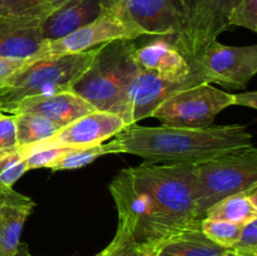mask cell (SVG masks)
Returning a JSON list of instances; mask_svg holds the SVG:
<instances>
[{"label":"cell","mask_w":257,"mask_h":256,"mask_svg":"<svg viewBox=\"0 0 257 256\" xmlns=\"http://www.w3.org/2000/svg\"><path fill=\"white\" fill-rule=\"evenodd\" d=\"M195 165L143 162L119 171L109 183L118 225L150 252L173 233L200 222L196 217Z\"/></svg>","instance_id":"6da1fadb"},{"label":"cell","mask_w":257,"mask_h":256,"mask_svg":"<svg viewBox=\"0 0 257 256\" xmlns=\"http://www.w3.org/2000/svg\"><path fill=\"white\" fill-rule=\"evenodd\" d=\"M252 145V135L243 124L203 128L130 125L107 142L109 155L130 153L160 165H197Z\"/></svg>","instance_id":"7a4b0ae2"},{"label":"cell","mask_w":257,"mask_h":256,"mask_svg":"<svg viewBox=\"0 0 257 256\" xmlns=\"http://www.w3.org/2000/svg\"><path fill=\"white\" fill-rule=\"evenodd\" d=\"M136 45L135 40H114L100 45L90 67L74 83L72 92L94 109L123 118L128 88L141 69L133 57Z\"/></svg>","instance_id":"3957f363"},{"label":"cell","mask_w":257,"mask_h":256,"mask_svg":"<svg viewBox=\"0 0 257 256\" xmlns=\"http://www.w3.org/2000/svg\"><path fill=\"white\" fill-rule=\"evenodd\" d=\"M99 47L72 54L49 55L25 65L0 84V110L8 113L25 98L72 90L90 67Z\"/></svg>","instance_id":"277c9868"},{"label":"cell","mask_w":257,"mask_h":256,"mask_svg":"<svg viewBox=\"0 0 257 256\" xmlns=\"http://www.w3.org/2000/svg\"><path fill=\"white\" fill-rule=\"evenodd\" d=\"M257 187V148H238L195 165L196 217L202 220L207 211L223 198Z\"/></svg>","instance_id":"5b68a950"},{"label":"cell","mask_w":257,"mask_h":256,"mask_svg":"<svg viewBox=\"0 0 257 256\" xmlns=\"http://www.w3.org/2000/svg\"><path fill=\"white\" fill-rule=\"evenodd\" d=\"M238 0H176L178 28L171 43L195 67L201 54L228 27L231 10Z\"/></svg>","instance_id":"8992f818"},{"label":"cell","mask_w":257,"mask_h":256,"mask_svg":"<svg viewBox=\"0 0 257 256\" xmlns=\"http://www.w3.org/2000/svg\"><path fill=\"white\" fill-rule=\"evenodd\" d=\"M232 104L233 94L203 83L176 93L152 113V117L162 125L203 128L212 125L216 115Z\"/></svg>","instance_id":"52a82bcc"},{"label":"cell","mask_w":257,"mask_h":256,"mask_svg":"<svg viewBox=\"0 0 257 256\" xmlns=\"http://www.w3.org/2000/svg\"><path fill=\"white\" fill-rule=\"evenodd\" d=\"M203 83L210 82L200 70L188 79L170 80L140 69L128 88L123 120L127 127L135 125L145 118L152 117V113L176 93Z\"/></svg>","instance_id":"ba28073f"},{"label":"cell","mask_w":257,"mask_h":256,"mask_svg":"<svg viewBox=\"0 0 257 256\" xmlns=\"http://www.w3.org/2000/svg\"><path fill=\"white\" fill-rule=\"evenodd\" d=\"M193 69L200 70L210 83L243 88L257 73V45L232 47L215 40L201 54Z\"/></svg>","instance_id":"9c48e42d"},{"label":"cell","mask_w":257,"mask_h":256,"mask_svg":"<svg viewBox=\"0 0 257 256\" xmlns=\"http://www.w3.org/2000/svg\"><path fill=\"white\" fill-rule=\"evenodd\" d=\"M142 35L112 12L102 9L99 17L85 27L58 40H45L30 63L49 55L72 54L99 47L114 40H136Z\"/></svg>","instance_id":"30bf717a"},{"label":"cell","mask_w":257,"mask_h":256,"mask_svg":"<svg viewBox=\"0 0 257 256\" xmlns=\"http://www.w3.org/2000/svg\"><path fill=\"white\" fill-rule=\"evenodd\" d=\"M102 9L112 12L142 37H167L178 28L176 0H100Z\"/></svg>","instance_id":"8fae6325"},{"label":"cell","mask_w":257,"mask_h":256,"mask_svg":"<svg viewBox=\"0 0 257 256\" xmlns=\"http://www.w3.org/2000/svg\"><path fill=\"white\" fill-rule=\"evenodd\" d=\"M125 128L127 124L120 115L104 110H94L64 125L50 140L23 148L30 150L47 147H92L100 145L108 138H113Z\"/></svg>","instance_id":"7c38bea8"},{"label":"cell","mask_w":257,"mask_h":256,"mask_svg":"<svg viewBox=\"0 0 257 256\" xmlns=\"http://www.w3.org/2000/svg\"><path fill=\"white\" fill-rule=\"evenodd\" d=\"M143 45H136L133 57L138 67L143 70L170 80H185L192 77L193 69L185 55L176 49L167 37H152Z\"/></svg>","instance_id":"4fadbf2b"},{"label":"cell","mask_w":257,"mask_h":256,"mask_svg":"<svg viewBox=\"0 0 257 256\" xmlns=\"http://www.w3.org/2000/svg\"><path fill=\"white\" fill-rule=\"evenodd\" d=\"M94 108L72 90L48 95L29 97L10 108L8 114H38L57 123L60 127L69 124L82 115L94 112Z\"/></svg>","instance_id":"5bb4252c"},{"label":"cell","mask_w":257,"mask_h":256,"mask_svg":"<svg viewBox=\"0 0 257 256\" xmlns=\"http://www.w3.org/2000/svg\"><path fill=\"white\" fill-rule=\"evenodd\" d=\"M34 207L28 196L0 187V256H18L23 227Z\"/></svg>","instance_id":"9a60e30c"},{"label":"cell","mask_w":257,"mask_h":256,"mask_svg":"<svg viewBox=\"0 0 257 256\" xmlns=\"http://www.w3.org/2000/svg\"><path fill=\"white\" fill-rule=\"evenodd\" d=\"M100 13V0H70L39 25L43 40L62 39L92 23Z\"/></svg>","instance_id":"2e32d148"},{"label":"cell","mask_w":257,"mask_h":256,"mask_svg":"<svg viewBox=\"0 0 257 256\" xmlns=\"http://www.w3.org/2000/svg\"><path fill=\"white\" fill-rule=\"evenodd\" d=\"M151 256H236L230 248L212 242L201 231L200 222L173 233L158 243Z\"/></svg>","instance_id":"e0dca14e"},{"label":"cell","mask_w":257,"mask_h":256,"mask_svg":"<svg viewBox=\"0 0 257 256\" xmlns=\"http://www.w3.org/2000/svg\"><path fill=\"white\" fill-rule=\"evenodd\" d=\"M43 43L39 27H10L0 22V58L30 60Z\"/></svg>","instance_id":"ac0fdd59"},{"label":"cell","mask_w":257,"mask_h":256,"mask_svg":"<svg viewBox=\"0 0 257 256\" xmlns=\"http://www.w3.org/2000/svg\"><path fill=\"white\" fill-rule=\"evenodd\" d=\"M205 217L230 221L242 226L257 217V187L223 198L207 211Z\"/></svg>","instance_id":"d6986e66"},{"label":"cell","mask_w":257,"mask_h":256,"mask_svg":"<svg viewBox=\"0 0 257 256\" xmlns=\"http://www.w3.org/2000/svg\"><path fill=\"white\" fill-rule=\"evenodd\" d=\"M13 115L17 128V146L19 148L50 140L63 128L43 115L29 113Z\"/></svg>","instance_id":"ffe728a7"},{"label":"cell","mask_w":257,"mask_h":256,"mask_svg":"<svg viewBox=\"0 0 257 256\" xmlns=\"http://www.w3.org/2000/svg\"><path fill=\"white\" fill-rule=\"evenodd\" d=\"M70 0H40L37 5L24 10L20 14L12 18H0V22L10 27H39L44 19L57 12L59 8Z\"/></svg>","instance_id":"44dd1931"},{"label":"cell","mask_w":257,"mask_h":256,"mask_svg":"<svg viewBox=\"0 0 257 256\" xmlns=\"http://www.w3.org/2000/svg\"><path fill=\"white\" fill-rule=\"evenodd\" d=\"M105 155H109L107 143H100V145L92 146V147L73 148V150L68 151L65 155H63L57 162L53 163L49 168L53 172L78 170V168L88 166L93 161Z\"/></svg>","instance_id":"7402d4cb"},{"label":"cell","mask_w":257,"mask_h":256,"mask_svg":"<svg viewBox=\"0 0 257 256\" xmlns=\"http://www.w3.org/2000/svg\"><path fill=\"white\" fill-rule=\"evenodd\" d=\"M200 228L212 242L225 248L232 247L241 231V226L237 223L212 217H203L200 220Z\"/></svg>","instance_id":"603a6c76"},{"label":"cell","mask_w":257,"mask_h":256,"mask_svg":"<svg viewBox=\"0 0 257 256\" xmlns=\"http://www.w3.org/2000/svg\"><path fill=\"white\" fill-rule=\"evenodd\" d=\"M27 171V163L20 148L0 151V187H13Z\"/></svg>","instance_id":"cb8c5ba5"},{"label":"cell","mask_w":257,"mask_h":256,"mask_svg":"<svg viewBox=\"0 0 257 256\" xmlns=\"http://www.w3.org/2000/svg\"><path fill=\"white\" fill-rule=\"evenodd\" d=\"M95 256H151L145 247L136 242L124 227L118 225L115 235L107 247Z\"/></svg>","instance_id":"d4e9b609"},{"label":"cell","mask_w":257,"mask_h":256,"mask_svg":"<svg viewBox=\"0 0 257 256\" xmlns=\"http://www.w3.org/2000/svg\"><path fill=\"white\" fill-rule=\"evenodd\" d=\"M19 148V147H18ZM73 148L67 147H47V148H20L25 158L28 171L37 168H49L54 162H57L63 155Z\"/></svg>","instance_id":"484cf974"},{"label":"cell","mask_w":257,"mask_h":256,"mask_svg":"<svg viewBox=\"0 0 257 256\" xmlns=\"http://www.w3.org/2000/svg\"><path fill=\"white\" fill-rule=\"evenodd\" d=\"M228 27H241L257 32V0H238L231 10Z\"/></svg>","instance_id":"4316f807"},{"label":"cell","mask_w":257,"mask_h":256,"mask_svg":"<svg viewBox=\"0 0 257 256\" xmlns=\"http://www.w3.org/2000/svg\"><path fill=\"white\" fill-rule=\"evenodd\" d=\"M230 250L236 256H257V217L241 226L237 241Z\"/></svg>","instance_id":"83f0119b"},{"label":"cell","mask_w":257,"mask_h":256,"mask_svg":"<svg viewBox=\"0 0 257 256\" xmlns=\"http://www.w3.org/2000/svg\"><path fill=\"white\" fill-rule=\"evenodd\" d=\"M17 146V128L14 115L0 110V151L12 150Z\"/></svg>","instance_id":"f1b7e54d"},{"label":"cell","mask_w":257,"mask_h":256,"mask_svg":"<svg viewBox=\"0 0 257 256\" xmlns=\"http://www.w3.org/2000/svg\"><path fill=\"white\" fill-rule=\"evenodd\" d=\"M40 0H0V18H12L34 7Z\"/></svg>","instance_id":"f546056e"},{"label":"cell","mask_w":257,"mask_h":256,"mask_svg":"<svg viewBox=\"0 0 257 256\" xmlns=\"http://www.w3.org/2000/svg\"><path fill=\"white\" fill-rule=\"evenodd\" d=\"M30 63L29 59L0 58V84Z\"/></svg>","instance_id":"4dcf8cb0"},{"label":"cell","mask_w":257,"mask_h":256,"mask_svg":"<svg viewBox=\"0 0 257 256\" xmlns=\"http://www.w3.org/2000/svg\"><path fill=\"white\" fill-rule=\"evenodd\" d=\"M241 105V107H247L251 109H257V92L251 90V92L238 93L233 94V104Z\"/></svg>","instance_id":"1f68e13d"}]
</instances>
